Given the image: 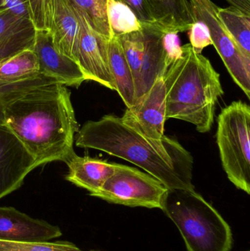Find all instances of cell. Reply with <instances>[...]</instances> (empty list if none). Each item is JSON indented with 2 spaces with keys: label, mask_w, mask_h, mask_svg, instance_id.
Returning a JSON list of instances; mask_svg holds the SVG:
<instances>
[{
  "label": "cell",
  "mask_w": 250,
  "mask_h": 251,
  "mask_svg": "<svg viewBox=\"0 0 250 251\" xmlns=\"http://www.w3.org/2000/svg\"><path fill=\"white\" fill-rule=\"evenodd\" d=\"M57 82L41 74L36 77L16 82H0V124H4V111L12 101L26 95L38 87Z\"/></svg>",
  "instance_id": "obj_21"
},
{
  "label": "cell",
  "mask_w": 250,
  "mask_h": 251,
  "mask_svg": "<svg viewBox=\"0 0 250 251\" xmlns=\"http://www.w3.org/2000/svg\"></svg>",
  "instance_id": "obj_33"
},
{
  "label": "cell",
  "mask_w": 250,
  "mask_h": 251,
  "mask_svg": "<svg viewBox=\"0 0 250 251\" xmlns=\"http://www.w3.org/2000/svg\"><path fill=\"white\" fill-rule=\"evenodd\" d=\"M7 126L35 159L37 166L64 162L74 152L77 130L70 92L58 82L35 88L4 109Z\"/></svg>",
  "instance_id": "obj_2"
},
{
  "label": "cell",
  "mask_w": 250,
  "mask_h": 251,
  "mask_svg": "<svg viewBox=\"0 0 250 251\" xmlns=\"http://www.w3.org/2000/svg\"><path fill=\"white\" fill-rule=\"evenodd\" d=\"M219 18L239 50L250 58V16L235 7H219Z\"/></svg>",
  "instance_id": "obj_19"
},
{
  "label": "cell",
  "mask_w": 250,
  "mask_h": 251,
  "mask_svg": "<svg viewBox=\"0 0 250 251\" xmlns=\"http://www.w3.org/2000/svg\"><path fill=\"white\" fill-rule=\"evenodd\" d=\"M31 27L34 26L29 19L16 16L10 10H0V41Z\"/></svg>",
  "instance_id": "obj_25"
},
{
  "label": "cell",
  "mask_w": 250,
  "mask_h": 251,
  "mask_svg": "<svg viewBox=\"0 0 250 251\" xmlns=\"http://www.w3.org/2000/svg\"><path fill=\"white\" fill-rule=\"evenodd\" d=\"M129 6L142 25L158 26L150 0H119Z\"/></svg>",
  "instance_id": "obj_27"
},
{
  "label": "cell",
  "mask_w": 250,
  "mask_h": 251,
  "mask_svg": "<svg viewBox=\"0 0 250 251\" xmlns=\"http://www.w3.org/2000/svg\"><path fill=\"white\" fill-rule=\"evenodd\" d=\"M222 165L238 189L250 194V107L239 100L217 118L216 134Z\"/></svg>",
  "instance_id": "obj_5"
},
{
  "label": "cell",
  "mask_w": 250,
  "mask_h": 251,
  "mask_svg": "<svg viewBox=\"0 0 250 251\" xmlns=\"http://www.w3.org/2000/svg\"><path fill=\"white\" fill-rule=\"evenodd\" d=\"M75 9L81 25L78 64L87 80L95 81L112 91H116L109 61V39L94 29L82 10L76 7Z\"/></svg>",
  "instance_id": "obj_9"
},
{
  "label": "cell",
  "mask_w": 250,
  "mask_h": 251,
  "mask_svg": "<svg viewBox=\"0 0 250 251\" xmlns=\"http://www.w3.org/2000/svg\"><path fill=\"white\" fill-rule=\"evenodd\" d=\"M30 19L35 30H45V15L49 0H28Z\"/></svg>",
  "instance_id": "obj_28"
},
{
  "label": "cell",
  "mask_w": 250,
  "mask_h": 251,
  "mask_svg": "<svg viewBox=\"0 0 250 251\" xmlns=\"http://www.w3.org/2000/svg\"><path fill=\"white\" fill-rule=\"evenodd\" d=\"M168 189L157 178L133 167L116 163V169L91 196L131 207L161 209Z\"/></svg>",
  "instance_id": "obj_6"
},
{
  "label": "cell",
  "mask_w": 250,
  "mask_h": 251,
  "mask_svg": "<svg viewBox=\"0 0 250 251\" xmlns=\"http://www.w3.org/2000/svg\"><path fill=\"white\" fill-rule=\"evenodd\" d=\"M125 125L148 138L161 140L164 136L166 91L164 76H160L149 91L121 117Z\"/></svg>",
  "instance_id": "obj_10"
},
{
  "label": "cell",
  "mask_w": 250,
  "mask_h": 251,
  "mask_svg": "<svg viewBox=\"0 0 250 251\" xmlns=\"http://www.w3.org/2000/svg\"><path fill=\"white\" fill-rule=\"evenodd\" d=\"M82 10L96 32L110 40L111 38L107 19V0H70Z\"/></svg>",
  "instance_id": "obj_22"
},
{
  "label": "cell",
  "mask_w": 250,
  "mask_h": 251,
  "mask_svg": "<svg viewBox=\"0 0 250 251\" xmlns=\"http://www.w3.org/2000/svg\"><path fill=\"white\" fill-rule=\"evenodd\" d=\"M0 10H7L21 17L30 19L28 0H0Z\"/></svg>",
  "instance_id": "obj_30"
},
{
  "label": "cell",
  "mask_w": 250,
  "mask_h": 251,
  "mask_svg": "<svg viewBox=\"0 0 250 251\" xmlns=\"http://www.w3.org/2000/svg\"><path fill=\"white\" fill-rule=\"evenodd\" d=\"M35 29L29 28L0 41V63L27 49L33 48Z\"/></svg>",
  "instance_id": "obj_23"
},
{
  "label": "cell",
  "mask_w": 250,
  "mask_h": 251,
  "mask_svg": "<svg viewBox=\"0 0 250 251\" xmlns=\"http://www.w3.org/2000/svg\"><path fill=\"white\" fill-rule=\"evenodd\" d=\"M195 20L208 26L212 45L236 85L250 97V58L239 50L219 18V7L211 0H189Z\"/></svg>",
  "instance_id": "obj_7"
},
{
  "label": "cell",
  "mask_w": 250,
  "mask_h": 251,
  "mask_svg": "<svg viewBox=\"0 0 250 251\" xmlns=\"http://www.w3.org/2000/svg\"><path fill=\"white\" fill-rule=\"evenodd\" d=\"M76 145L125 159L159 180L169 190H194L193 157L176 139L154 140L125 125L121 118L106 115L78 130Z\"/></svg>",
  "instance_id": "obj_1"
},
{
  "label": "cell",
  "mask_w": 250,
  "mask_h": 251,
  "mask_svg": "<svg viewBox=\"0 0 250 251\" xmlns=\"http://www.w3.org/2000/svg\"><path fill=\"white\" fill-rule=\"evenodd\" d=\"M163 46L169 66L172 62L182 54L179 33L176 32H164L162 37Z\"/></svg>",
  "instance_id": "obj_29"
},
{
  "label": "cell",
  "mask_w": 250,
  "mask_h": 251,
  "mask_svg": "<svg viewBox=\"0 0 250 251\" xmlns=\"http://www.w3.org/2000/svg\"><path fill=\"white\" fill-rule=\"evenodd\" d=\"M0 251H83L69 242L13 243L0 241Z\"/></svg>",
  "instance_id": "obj_24"
},
{
  "label": "cell",
  "mask_w": 250,
  "mask_h": 251,
  "mask_svg": "<svg viewBox=\"0 0 250 251\" xmlns=\"http://www.w3.org/2000/svg\"><path fill=\"white\" fill-rule=\"evenodd\" d=\"M188 32L190 41L189 44L196 52L201 54L205 47L212 45L208 26L202 21L195 20Z\"/></svg>",
  "instance_id": "obj_26"
},
{
  "label": "cell",
  "mask_w": 250,
  "mask_h": 251,
  "mask_svg": "<svg viewBox=\"0 0 250 251\" xmlns=\"http://www.w3.org/2000/svg\"><path fill=\"white\" fill-rule=\"evenodd\" d=\"M154 18L164 32H186L195 22L188 0H153Z\"/></svg>",
  "instance_id": "obj_16"
},
{
  "label": "cell",
  "mask_w": 250,
  "mask_h": 251,
  "mask_svg": "<svg viewBox=\"0 0 250 251\" xmlns=\"http://www.w3.org/2000/svg\"><path fill=\"white\" fill-rule=\"evenodd\" d=\"M60 236L58 226L33 219L13 207H0V241L45 242Z\"/></svg>",
  "instance_id": "obj_14"
},
{
  "label": "cell",
  "mask_w": 250,
  "mask_h": 251,
  "mask_svg": "<svg viewBox=\"0 0 250 251\" xmlns=\"http://www.w3.org/2000/svg\"><path fill=\"white\" fill-rule=\"evenodd\" d=\"M164 31L157 26L143 25L139 43L127 52L133 75L135 101H139L160 76H164L169 63L163 46Z\"/></svg>",
  "instance_id": "obj_8"
},
{
  "label": "cell",
  "mask_w": 250,
  "mask_h": 251,
  "mask_svg": "<svg viewBox=\"0 0 250 251\" xmlns=\"http://www.w3.org/2000/svg\"><path fill=\"white\" fill-rule=\"evenodd\" d=\"M36 168L35 159L20 140L7 126L0 124V199L19 189Z\"/></svg>",
  "instance_id": "obj_11"
},
{
  "label": "cell",
  "mask_w": 250,
  "mask_h": 251,
  "mask_svg": "<svg viewBox=\"0 0 250 251\" xmlns=\"http://www.w3.org/2000/svg\"><path fill=\"white\" fill-rule=\"evenodd\" d=\"M164 81L166 119L189 122L200 133L211 131L224 91L210 60L190 44L182 46V54L167 68Z\"/></svg>",
  "instance_id": "obj_3"
},
{
  "label": "cell",
  "mask_w": 250,
  "mask_h": 251,
  "mask_svg": "<svg viewBox=\"0 0 250 251\" xmlns=\"http://www.w3.org/2000/svg\"><path fill=\"white\" fill-rule=\"evenodd\" d=\"M150 1H151V5H152L153 0H150ZM152 8H153V7H152Z\"/></svg>",
  "instance_id": "obj_32"
},
{
  "label": "cell",
  "mask_w": 250,
  "mask_h": 251,
  "mask_svg": "<svg viewBox=\"0 0 250 251\" xmlns=\"http://www.w3.org/2000/svg\"><path fill=\"white\" fill-rule=\"evenodd\" d=\"M231 7L250 16V0H226Z\"/></svg>",
  "instance_id": "obj_31"
},
{
  "label": "cell",
  "mask_w": 250,
  "mask_h": 251,
  "mask_svg": "<svg viewBox=\"0 0 250 251\" xmlns=\"http://www.w3.org/2000/svg\"><path fill=\"white\" fill-rule=\"evenodd\" d=\"M161 209L179 228L187 251L231 250L230 227L195 190H168Z\"/></svg>",
  "instance_id": "obj_4"
},
{
  "label": "cell",
  "mask_w": 250,
  "mask_h": 251,
  "mask_svg": "<svg viewBox=\"0 0 250 251\" xmlns=\"http://www.w3.org/2000/svg\"><path fill=\"white\" fill-rule=\"evenodd\" d=\"M45 30L55 48L77 63L81 25L70 0H49L45 15Z\"/></svg>",
  "instance_id": "obj_12"
},
{
  "label": "cell",
  "mask_w": 250,
  "mask_h": 251,
  "mask_svg": "<svg viewBox=\"0 0 250 251\" xmlns=\"http://www.w3.org/2000/svg\"><path fill=\"white\" fill-rule=\"evenodd\" d=\"M109 61L116 91L121 97L126 108H129L135 104V82L123 47L118 37L115 35L109 40Z\"/></svg>",
  "instance_id": "obj_17"
},
{
  "label": "cell",
  "mask_w": 250,
  "mask_h": 251,
  "mask_svg": "<svg viewBox=\"0 0 250 251\" xmlns=\"http://www.w3.org/2000/svg\"><path fill=\"white\" fill-rule=\"evenodd\" d=\"M65 162L69 170L66 179L88 190L90 194L98 191L116 169V163L88 156H79L75 152Z\"/></svg>",
  "instance_id": "obj_15"
},
{
  "label": "cell",
  "mask_w": 250,
  "mask_h": 251,
  "mask_svg": "<svg viewBox=\"0 0 250 251\" xmlns=\"http://www.w3.org/2000/svg\"><path fill=\"white\" fill-rule=\"evenodd\" d=\"M32 50L38 58L40 73L44 76L65 86L79 87L87 80L79 64L55 48L47 30H35Z\"/></svg>",
  "instance_id": "obj_13"
},
{
  "label": "cell",
  "mask_w": 250,
  "mask_h": 251,
  "mask_svg": "<svg viewBox=\"0 0 250 251\" xmlns=\"http://www.w3.org/2000/svg\"><path fill=\"white\" fill-rule=\"evenodd\" d=\"M40 73L32 49L23 50L0 63V82H16L36 77Z\"/></svg>",
  "instance_id": "obj_18"
},
{
  "label": "cell",
  "mask_w": 250,
  "mask_h": 251,
  "mask_svg": "<svg viewBox=\"0 0 250 251\" xmlns=\"http://www.w3.org/2000/svg\"><path fill=\"white\" fill-rule=\"evenodd\" d=\"M107 14L111 37L139 32L143 29V25L132 9L119 0H107Z\"/></svg>",
  "instance_id": "obj_20"
}]
</instances>
